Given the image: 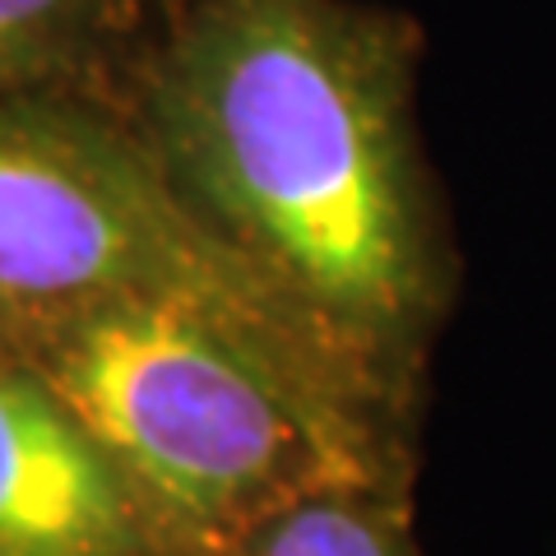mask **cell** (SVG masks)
<instances>
[{"mask_svg": "<svg viewBox=\"0 0 556 556\" xmlns=\"http://www.w3.org/2000/svg\"><path fill=\"white\" fill-rule=\"evenodd\" d=\"M181 302L232 329L339 417L422 464L413 437L362 390L306 316L177 200L108 93H42L0 108V325L51 306Z\"/></svg>", "mask_w": 556, "mask_h": 556, "instance_id": "3957f363", "label": "cell"}, {"mask_svg": "<svg viewBox=\"0 0 556 556\" xmlns=\"http://www.w3.org/2000/svg\"><path fill=\"white\" fill-rule=\"evenodd\" d=\"M163 0H0V108L42 93H108Z\"/></svg>", "mask_w": 556, "mask_h": 556, "instance_id": "5b68a950", "label": "cell"}, {"mask_svg": "<svg viewBox=\"0 0 556 556\" xmlns=\"http://www.w3.org/2000/svg\"><path fill=\"white\" fill-rule=\"evenodd\" d=\"M0 556H163L84 422L0 348Z\"/></svg>", "mask_w": 556, "mask_h": 556, "instance_id": "277c9868", "label": "cell"}, {"mask_svg": "<svg viewBox=\"0 0 556 556\" xmlns=\"http://www.w3.org/2000/svg\"><path fill=\"white\" fill-rule=\"evenodd\" d=\"M0 348L84 422L163 556H237L320 492L413 506L417 468L195 306H51L0 325Z\"/></svg>", "mask_w": 556, "mask_h": 556, "instance_id": "7a4b0ae2", "label": "cell"}, {"mask_svg": "<svg viewBox=\"0 0 556 556\" xmlns=\"http://www.w3.org/2000/svg\"><path fill=\"white\" fill-rule=\"evenodd\" d=\"M422 51V24L376 0H163L116 84L177 200L413 437L464 288Z\"/></svg>", "mask_w": 556, "mask_h": 556, "instance_id": "6da1fadb", "label": "cell"}, {"mask_svg": "<svg viewBox=\"0 0 556 556\" xmlns=\"http://www.w3.org/2000/svg\"><path fill=\"white\" fill-rule=\"evenodd\" d=\"M237 556H422L413 506L371 492H320L274 515Z\"/></svg>", "mask_w": 556, "mask_h": 556, "instance_id": "8992f818", "label": "cell"}]
</instances>
